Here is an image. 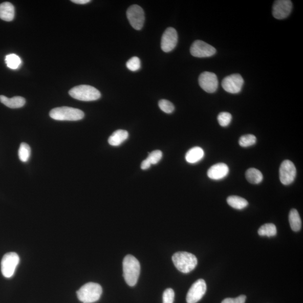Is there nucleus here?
Returning <instances> with one entry per match:
<instances>
[{"mask_svg":"<svg viewBox=\"0 0 303 303\" xmlns=\"http://www.w3.org/2000/svg\"><path fill=\"white\" fill-rule=\"evenodd\" d=\"M244 79L239 74H231L227 76L222 81L223 89L227 92L236 94L240 93L243 88Z\"/></svg>","mask_w":303,"mask_h":303,"instance_id":"obj_10","label":"nucleus"},{"mask_svg":"<svg viewBox=\"0 0 303 303\" xmlns=\"http://www.w3.org/2000/svg\"><path fill=\"white\" fill-rule=\"evenodd\" d=\"M258 232V234L262 236H275L277 234L276 227L273 224H266L260 227Z\"/></svg>","mask_w":303,"mask_h":303,"instance_id":"obj_23","label":"nucleus"},{"mask_svg":"<svg viewBox=\"0 0 303 303\" xmlns=\"http://www.w3.org/2000/svg\"><path fill=\"white\" fill-rule=\"evenodd\" d=\"M256 141H257V138L254 136L248 135L242 136L239 141V143L241 147H248L254 145Z\"/></svg>","mask_w":303,"mask_h":303,"instance_id":"obj_26","label":"nucleus"},{"mask_svg":"<svg viewBox=\"0 0 303 303\" xmlns=\"http://www.w3.org/2000/svg\"><path fill=\"white\" fill-rule=\"evenodd\" d=\"M162 157V153L161 150H156L152 152L148 155L146 160L150 163V164L156 165L158 164Z\"/></svg>","mask_w":303,"mask_h":303,"instance_id":"obj_28","label":"nucleus"},{"mask_svg":"<svg viewBox=\"0 0 303 303\" xmlns=\"http://www.w3.org/2000/svg\"><path fill=\"white\" fill-rule=\"evenodd\" d=\"M0 102L11 109H19L25 106L26 104L25 98L16 96L13 98H8L5 96H0Z\"/></svg>","mask_w":303,"mask_h":303,"instance_id":"obj_17","label":"nucleus"},{"mask_svg":"<svg viewBox=\"0 0 303 303\" xmlns=\"http://www.w3.org/2000/svg\"><path fill=\"white\" fill-rule=\"evenodd\" d=\"M141 63L139 58L138 57H133L126 62V67L132 72H136L141 68Z\"/></svg>","mask_w":303,"mask_h":303,"instance_id":"obj_27","label":"nucleus"},{"mask_svg":"<svg viewBox=\"0 0 303 303\" xmlns=\"http://www.w3.org/2000/svg\"><path fill=\"white\" fill-rule=\"evenodd\" d=\"M190 51L192 56L200 58L211 57L217 52L213 46L201 40H196L192 44Z\"/></svg>","mask_w":303,"mask_h":303,"instance_id":"obj_11","label":"nucleus"},{"mask_svg":"<svg viewBox=\"0 0 303 303\" xmlns=\"http://www.w3.org/2000/svg\"><path fill=\"white\" fill-rule=\"evenodd\" d=\"M219 124L223 127L228 126L232 120V116L229 113H221L218 117Z\"/></svg>","mask_w":303,"mask_h":303,"instance_id":"obj_29","label":"nucleus"},{"mask_svg":"<svg viewBox=\"0 0 303 303\" xmlns=\"http://www.w3.org/2000/svg\"><path fill=\"white\" fill-rule=\"evenodd\" d=\"M50 116L58 121H78L84 118V114L79 109L64 106L52 109Z\"/></svg>","mask_w":303,"mask_h":303,"instance_id":"obj_5","label":"nucleus"},{"mask_svg":"<svg viewBox=\"0 0 303 303\" xmlns=\"http://www.w3.org/2000/svg\"><path fill=\"white\" fill-rule=\"evenodd\" d=\"M279 179L282 183L288 185L293 183L296 176V169L293 162L290 160H285L279 167Z\"/></svg>","mask_w":303,"mask_h":303,"instance_id":"obj_8","label":"nucleus"},{"mask_svg":"<svg viewBox=\"0 0 303 303\" xmlns=\"http://www.w3.org/2000/svg\"><path fill=\"white\" fill-rule=\"evenodd\" d=\"M123 276L126 284L130 287L137 284L141 272V265L138 260L132 255H127L122 263Z\"/></svg>","mask_w":303,"mask_h":303,"instance_id":"obj_1","label":"nucleus"},{"mask_svg":"<svg viewBox=\"0 0 303 303\" xmlns=\"http://www.w3.org/2000/svg\"><path fill=\"white\" fill-rule=\"evenodd\" d=\"M172 259L177 269L184 273H188L194 270L198 264L196 256L186 252L175 253L172 255Z\"/></svg>","mask_w":303,"mask_h":303,"instance_id":"obj_2","label":"nucleus"},{"mask_svg":"<svg viewBox=\"0 0 303 303\" xmlns=\"http://www.w3.org/2000/svg\"><path fill=\"white\" fill-rule=\"evenodd\" d=\"M227 202L231 207L236 209H243L247 207L248 205V202L244 198L232 196L227 198Z\"/></svg>","mask_w":303,"mask_h":303,"instance_id":"obj_22","label":"nucleus"},{"mask_svg":"<svg viewBox=\"0 0 303 303\" xmlns=\"http://www.w3.org/2000/svg\"><path fill=\"white\" fill-rule=\"evenodd\" d=\"M246 179L251 184H258L263 180L264 177L262 172L254 168H249L246 173Z\"/></svg>","mask_w":303,"mask_h":303,"instance_id":"obj_21","label":"nucleus"},{"mask_svg":"<svg viewBox=\"0 0 303 303\" xmlns=\"http://www.w3.org/2000/svg\"><path fill=\"white\" fill-rule=\"evenodd\" d=\"M151 165L150 163L146 160H144L141 164V168L142 170H147L150 167Z\"/></svg>","mask_w":303,"mask_h":303,"instance_id":"obj_33","label":"nucleus"},{"mask_svg":"<svg viewBox=\"0 0 303 303\" xmlns=\"http://www.w3.org/2000/svg\"><path fill=\"white\" fill-rule=\"evenodd\" d=\"M69 95L76 100L81 101H96L101 98L100 91L89 85H80L69 91Z\"/></svg>","mask_w":303,"mask_h":303,"instance_id":"obj_4","label":"nucleus"},{"mask_svg":"<svg viewBox=\"0 0 303 303\" xmlns=\"http://www.w3.org/2000/svg\"><path fill=\"white\" fill-rule=\"evenodd\" d=\"M178 41V35L177 31L171 27L167 28L161 38V47L162 51L165 52H171L176 48Z\"/></svg>","mask_w":303,"mask_h":303,"instance_id":"obj_13","label":"nucleus"},{"mask_svg":"<svg viewBox=\"0 0 303 303\" xmlns=\"http://www.w3.org/2000/svg\"><path fill=\"white\" fill-rule=\"evenodd\" d=\"M15 16V8L12 4L5 2L0 4V19L7 21H12Z\"/></svg>","mask_w":303,"mask_h":303,"instance_id":"obj_16","label":"nucleus"},{"mask_svg":"<svg viewBox=\"0 0 303 303\" xmlns=\"http://www.w3.org/2000/svg\"><path fill=\"white\" fill-rule=\"evenodd\" d=\"M129 137V133L125 130L115 131L108 140L109 143L112 146L117 147L124 143Z\"/></svg>","mask_w":303,"mask_h":303,"instance_id":"obj_19","label":"nucleus"},{"mask_svg":"<svg viewBox=\"0 0 303 303\" xmlns=\"http://www.w3.org/2000/svg\"><path fill=\"white\" fill-rule=\"evenodd\" d=\"M126 15L132 27L136 30H141L145 20L143 9L137 5H132L128 8Z\"/></svg>","mask_w":303,"mask_h":303,"instance_id":"obj_7","label":"nucleus"},{"mask_svg":"<svg viewBox=\"0 0 303 303\" xmlns=\"http://www.w3.org/2000/svg\"><path fill=\"white\" fill-rule=\"evenodd\" d=\"M20 258L18 254L15 252L5 254L2 261V272L6 278H10L14 275Z\"/></svg>","mask_w":303,"mask_h":303,"instance_id":"obj_6","label":"nucleus"},{"mask_svg":"<svg viewBox=\"0 0 303 303\" xmlns=\"http://www.w3.org/2000/svg\"><path fill=\"white\" fill-rule=\"evenodd\" d=\"M174 298V291L171 288L167 289L163 294V303H173Z\"/></svg>","mask_w":303,"mask_h":303,"instance_id":"obj_31","label":"nucleus"},{"mask_svg":"<svg viewBox=\"0 0 303 303\" xmlns=\"http://www.w3.org/2000/svg\"><path fill=\"white\" fill-rule=\"evenodd\" d=\"M292 9L293 4L290 0H277L273 5V16L279 20L287 18Z\"/></svg>","mask_w":303,"mask_h":303,"instance_id":"obj_14","label":"nucleus"},{"mask_svg":"<svg viewBox=\"0 0 303 303\" xmlns=\"http://www.w3.org/2000/svg\"><path fill=\"white\" fill-rule=\"evenodd\" d=\"M5 62L9 68L16 70L20 67L21 60L18 56L12 54L6 56Z\"/></svg>","mask_w":303,"mask_h":303,"instance_id":"obj_24","label":"nucleus"},{"mask_svg":"<svg viewBox=\"0 0 303 303\" xmlns=\"http://www.w3.org/2000/svg\"><path fill=\"white\" fill-rule=\"evenodd\" d=\"M159 106L162 112L166 114H171L175 110L174 104L171 102L166 100L160 101Z\"/></svg>","mask_w":303,"mask_h":303,"instance_id":"obj_30","label":"nucleus"},{"mask_svg":"<svg viewBox=\"0 0 303 303\" xmlns=\"http://www.w3.org/2000/svg\"><path fill=\"white\" fill-rule=\"evenodd\" d=\"M198 81L201 89L207 93H214L218 89V77L217 75L213 73L205 72L202 73Z\"/></svg>","mask_w":303,"mask_h":303,"instance_id":"obj_12","label":"nucleus"},{"mask_svg":"<svg viewBox=\"0 0 303 303\" xmlns=\"http://www.w3.org/2000/svg\"><path fill=\"white\" fill-rule=\"evenodd\" d=\"M289 220L291 229L295 232L299 231L301 227V221L296 209H291L289 213Z\"/></svg>","mask_w":303,"mask_h":303,"instance_id":"obj_20","label":"nucleus"},{"mask_svg":"<svg viewBox=\"0 0 303 303\" xmlns=\"http://www.w3.org/2000/svg\"><path fill=\"white\" fill-rule=\"evenodd\" d=\"M205 153L200 147H195L189 149L185 155V160L189 164H196L203 159Z\"/></svg>","mask_w":303,"mask_h":303,"instance_id":"obj_18","label":"nucleus"},{"mask_svg":"<svg viewBox=\"0 0 303 303\" xmlns=\"http://www.w3.org/2000/svg\"><path fill=\"white\" fill-rule=\"evenodd\" d=\"M247 297L246 295H242L236 298H226L221 303H245Z\"/></svg>","mask_w":303,"mask_h":303,"instance_id":"obj_32","label":"nucleus"},{"mask_svg":"<svg viewBox=\"0 0 303 303\" xmlns=\"http://www.w3.org/2000/svg\"><path fill=\"white\" fill-rule=\"evenodd\" d=\"M207 285L203 279H198L190 288L187 295L186 302L188 303H197L199 301L206 293Z\"/></svg>","mask_w":303,"mask_h":303,"instance_id":"obj_9","label":"nucleus"},{"mask_svg":"<svg viewBox=\"0 0 303 303\" xmlns=\"http://www.w3.org/2000/svg\"><path fill=\"white\" fill-rule=\"evenodd\" d=\"M31 149L30 145L26 143H22L18 151L19 158L23 162H27L30 159Z\"/></svg>","mask_w":303,"mask_h":303,"instance_id":"obj_25","label":"nucleus"},{"mask_svg":"<svg viewBox=\"0 0 303 303\" xmlns=\"http://www.w3.org/2000/svg\"><path fill=\"white\" fill-rule=\"evenodd\" d=\"M91 1H90V0H72V2L75 3V4H80V5H84V4H88L89 3H90Z\"/></svg>","mask_w":303,"mask_h":303,"instance_id":"obj_34","label":"nucleus"},{"mask_svg":"<svg viewBox=\"0 0 303 303\" xmlns=\"http://www.w3.org/2000/svg\"><path fill=\"white\" fill-rule=\"evenodd\" d=\"M102 294L101 285L95 283L85 284L77 292L78 299L83 303L95 302L100 299Z\"/></svg>","mask_w":303,"mask_h":303,"instance_id":"obj_3","label":"nucleus"},{"mask_svg":"<svg viewBox=\"0 0 303 303\" xmlns=\"http://www.w3.org/2000/svg\"><path fill=\"white\" fill-rule=\"evenodd\" d=\"M229 172V167L224 163H219L209 168L207 176L209 179L219 180L225 178Z\"/></svg>","mask_w":303,"mask_h":303,"instance_id":"obj_15","label":"nucleus"}]
</instances>
